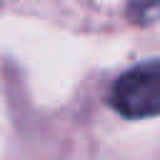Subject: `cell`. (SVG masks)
Wrapping results in <instances>:
<instances>
[{"label": "cell", "mask_w": 160, "mask_h": 160, "mask_svg": "<svg viewBox=\"0 0 160 160\" xmlns=\"http://www.w3.org/2000/svg\"><path fill=\"white\" fill-rule=\"evenodd\" d=\"M110 102L130 120L160 115V60H145L122 72L112 85Z\"/></svg>", "instance_id": "cell-1"}]
</instances>
